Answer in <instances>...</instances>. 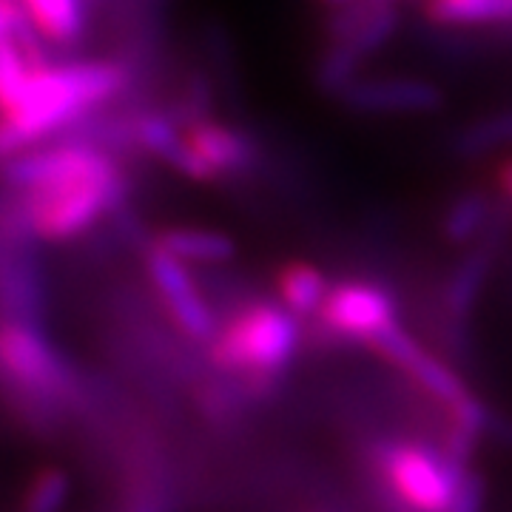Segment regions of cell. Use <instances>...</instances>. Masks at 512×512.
Returning <instances> with one entry per match:
<instances>
[{
    "label": "cell",
    "mask_w": 512,
    "mask_h": 512,
    "mask_svg": "<svg viewBox=\"0 0 512 512\" xmlns=\"http://www.w3.org/2000/svg\"><path fill=\"white\" fill-rule=\"evenodd\" d=\"M154 242L168 254L183 259L188 265H220L237 254L234 239L214 228H191V225H174L160 231Z\"/></svg>",
    "instance_id": "obj_10"
},
{
    "label": "cell",
    "mask_w": 512,
    "mask_h": 512,
    "mask_svg": "<svg viewBox=\"0 0 512 512\" xmlns=\"http://www.w3.org/2000/svg\"><path fill=\"white\" fill-rule=\"evenodd\" d=\"M498 205L495 200L481 191V188H470L461 191L456 200L450 202L441 214V234L453 245H467V242H478L490 234L495 222H498Z\"/></svg>",
    "instance_id": "obj_9"
},
{
    "label": "cell",
    "mask_w": 512,
    "mask_h": 512,
    "mask_svg": "<svg viewBox=\"0 0 512 512\" xmlns=\"http://www.w3.org/2000/svg\"><path fill=\"white\" fill-rule=\"evenodd\" d=\"M325 9H339V6H348V3H356V0H319Z\"/></svg>",
    "instance_id": "obj_18"
},
{
    "label": "cell",
    "mask_w": 512,
    "mask_h": 512,
    "mask_svg": "<svg viewBox=\"0 0 512 512\" xmlns=\"http://www.w3.org/2000/svg\"><path fill=\"white\" fill-rule=\"evenodd\" d=\"M427 18L439 26L512 23V0H427Z\"/></svg>",
    "instance_id": "obj_13"
},
{
    "label": "cell",
    "mask_w": 512,
    "mask_h": 512,
    "mask_svg": "<svg viewBox=\"0 0 512 512\" xmlns=\"http://www.w3.org/2000/svg\"><path fill=\"white\" fill-rule=\"evenodd\" d=\"M495 183H498V191L504 194V200L512 205V157H507L504 163L498 165V171H495Z\"/></svg>",
    "instance_id": "obj_17"
},
{
    "label": "cell",
    "mask_w": 512,
    "mask_h": 512,
    "mask_svg": "<svg viewBox=\"0 0 512 512\" xmlns=\"http://www.w3.org/2000/svg\"><path fill=\"white\" fill-rule=\"evenodd\" d=\"M0 308L12 322H40V279L26 259H9L0 271Z\"/></svg>",
    "instance_id": "obj_12"
},
{
    "label": "cell",
    "mask_w": 512,
    "mask_h": 512,
    "mask_svg": "<svg viewBox=\"0 0 512 512\" xmlns=\"http://www.w3.org/2000/svg\"><path fill=\"white\" fill-rule=\"evenodd\" d=\"M0 376L52 402H66L77 393L69 362L32 322H0Z\"/></svg>",
    "instance_id": "obj_4"
},
{
    "label": "cell",
    "mask_w": 512,
    "mask_h": 512,
    "mask_svg": "<svg viewBox=\"0 0 512 512\" xmlns=\"http://www.w3.org/2000/svg\"><path fill=\"white\" fill-rule=\"evenodd\" d=\"M15 194L6 222L18 237L72 242L114 217L131 197L126 160L89 137H57L0 165Z\"/></svg>",
    "instance_id": "obj_1"
},
{
    "label": "cell",
    "mask_w": 512,
    "mask_h": 512,
    "mask_svg": "<svg viewBox=\"0 0 512 512\" xmlns=\"http://www.w3.org/2000/svg\"><path fill=\"white\" fill-rule=\"evenodd\" d=\"M69 476L63 470H40L23 498L20 512H60L69 498Z\"/></svg>",
    "instance_id": "obj_16"
},
{
    "label": "cell",
    "mask_w": 512,
    "mask_h": 512,
    "mask_svg": "<svg viewBox=\"0 0 512 512\" xmlns=\"http://www.w3.org/2000/svg\"><path fill=\"white\" fill-rule=\"evenodd\" d=\"M37 63L23 52L18 40H0V114L18 106Z\"/></svg>",
    "instance_id": "obj_15"
},
{
    "label": "cell",
    "mask_w": 512,
    "mask_h": 512,
    "mask_svg": "<svg viewBox=\"0 0 512 512\" xmlns=\"http://www.w3.org/2000/svg\"><path fill=\"white\" fill-rule=\"evenodd\" d=\"M276 291H279V302L288 311L296 313L299 319H313L322 308L330 285L325 274L311 262H288L276 274Z\"/></svg>",
    "instance_id": "obj_11"
},
{
    "label": "cell",
    "mask_w": 512,
    "mask_h": 512,
    "mask_svg": "<svg viewBox=\"0 0 512 512\" xmlns=\"http://www.w3.org/2000/svg\"><path fill=\"white\" fill-rule=\"evenodd\" d=\"M313 333L333 345H370L384 328L399 322V302L387 285L367 279H345L330 285L316 311Z\"/></svg>",
    "instance_id": "obj_3"
},
{
    "label": "cell",
    "mask_w": 512,
    "mask_h": 512,
    "mask_svg": "<svg viewBox=\"0 0 512 512\" xmlns=\"http://www.w3.org/2000/svg\"><path fill=\"white\" fill-rule=\"evenodd\" d=\"M92 0H20L26 15L49 46L69 49L89 32Z\"/></svg>",
    "instance_id": "obj_8"
},
{
    "label": "cell",
    "mask_w": 512,
    "mask_h": 512,
    "mask_svg": "<svg viewBox=\"0 0 512 512\" xmlns=\"http://www.w3.org/2000/svg\"><path fill=\"white\" fill-rule=\"evenodd\" d=\"M504 146H512V109L473 120L470 126L461 128L453 140V151L467 160H476L481 154H490Z\"/></svg>",
    "instance_id": "obj_14"
},
{
    "label": "cell",
    "mask_w": 512,
    "mask_h": 512,
    "mask_svg": "<svg viewBox=\"0 0 512 512\" xmlns=\"http://www.w3.org/2000/svg\"><path fill=\"white\" fill-rule=\"evenodd\" d=\"M143 265H146L151 288L157 291L160 308L171 319V325L188 342H197L205 348L220 328V316L200 291L194 274L188 271V262L168 254L151 239L143 251Z\"/></svg>",
    "instance_id": "obj_5"
},
{
    "label": "cell",
    "mask_w": 512,
    "mask_h": 512,
    "mask_svg": "<svg viewBox=\"0 0 512 512\" xmlns=\"http://www.w3.org/2000/svg\"><path fill=\"white\" fill-rule=\"evenodd\" d=\"M131 83L134 72L126 60H49L37 66L23 100L0 114V165L86 126L94 111L117 100Z\"/></svg>",
    "instance_id": "obj_2"
},
{
    "label": "cell",
    "mask_w": 512,
    "mask_h": 512,
    "mask_svg": "<svg viewBox=\"0 0 512 512\" xmlns=\"http://www.w3.org/2000/svg\"><path fill=\"white\" fill-rule=\"evenodd\" d=\"M185 140L191 151L200 157V163L208 168L214 183L245 177L256 171L262 160V146L256 143L251 131L214 120V117H202L197 123L185 126Z\"/></svg>",
    "instance_id": "obj_7"
},
{
    "label": "cell",
    "mask_w": 512,
    "mask_h": 512,
    "mask_svg": "<svg viewBox=\"0 0 512 512\" xmlns=\"http://www.w3.org/2000/svg\"><path fill=\"white\" fill-rule=\"evenodd\" d=\"M345 109L356 114H430L444 106V94L436 83L424 77H356L345 92L339 94Z\"/></svg>",
    "instance_id": "obj_6"
}]
</instances>
